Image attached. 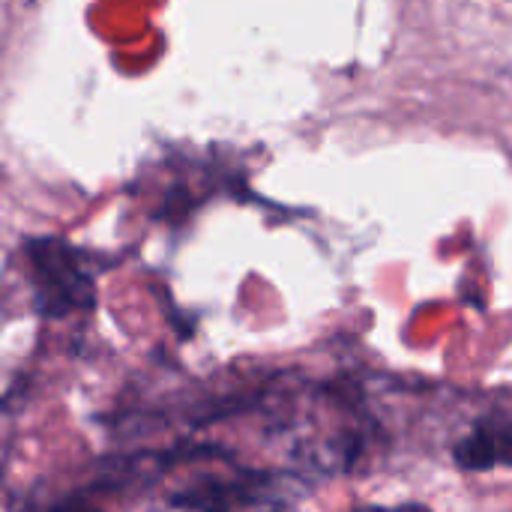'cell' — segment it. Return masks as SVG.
Wrapping results in <instances>:
<instances>
[{
  "label": "cell",
  "instance_id": "3",
  "mask_svg": "<svg viewBox=\"0 0 512 512\" xmlns=\"http://www.w3.org/2000/svg\"><path fill=\"white\" fill-rule=\"evenodd\" d=\"M453 462L462 471H495L512 468V420L510 417H483L474 429L456 444Z\"/></svg>",
  "mask_w": 512,
  "mask_h": 512
},
{
  "label": "cell",
  "instance_id": "2",
  "mask_svg": "<svg viewBox=\"0 0 512 512\" xmlns=\"http://www.w3.org/2000/svg\"><path fill=\"white\" fill-rule=\"evenodd\" d=\"M33 276L36 309L45 318L93 309L96 285L84 255L60 240H30L24 246Z\"/></svg>",
  "mask_w": 512,
  "mask_h": 512
},
{
  "label": "cell",
  "instance_id": "4",
  "mask_svg": "<svg viewBox=\"0 0 512 512\" xmlns=\"http://www.w3.org/2000/svg\"><path fill=\"white\" fill-rule=\"evenodd\" d=\"M39 512H102L96 510L90 501H87V495H72V498H63V501H57V504H51V507H45V510Z\"/></svg>",
  "mask_w": 512,
  "mask_h": 512
},
{
  "label": "cell",
  "instance_id": "5",
  "mask_svg": "<svg viewBox=\"0 0 512 512\" xmlns=\"http://www.w3.org/2000/svg\"><path fill=\"white\" fill-rule=\"evenodd\" d=\"M357 512H432L423 504H399V507H360Z\"/></svg>",
  "mask_w": 512,
  "mask_h": 512
},
{
  "label": "cell",
  "instance_id": "1",
  "mask_svg": "<svg viewBox=\"0 0 512 512\" xmlns=\"http://www.w3.org/2000/svg\"><path fill=\"white\" fill-rule=\"evenodd\" d=\"M309 495V483L288 471L240 468L234 477H201L171 504L189 512H288Z\"/></svg>",
  "mask_w": 512,
  "mask_h": 512
}]
</instances>
